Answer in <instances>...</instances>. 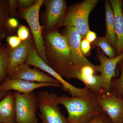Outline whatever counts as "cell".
I'll return each instance as SVG.
<instances>
[{
  "label": "cell",
  "instance_id": "1",
  "mask_svg": "<svg viewBox=\"0 0 123 123\" xmlns=\"http://www.w3.org/2000/svg\"><path fill=\"white\" fill-rule=\"evenodd\" d=\"M43 36L49 66L62 77L69 79L75 68L66 38L57 30H44Z\"/></svg>",
  "mask_w": 123,
  "mask_h": 123
},
{
  "label": "cell",
  "instance_id": "2",
  "mask_svg": "<svg viewBox=\"0 0 123 123\" xmlns=\"http://www.w3.org/2000/svg\"><path fill=\"white\" fill-rule=\"evenodd\" d=\"M97 95L90 91L84 97L62 95L57 98V102L66 108L68 123H86L103 111L98 103Z\"/></svg>",
  "mask_w": 123,
  "mask_h": 123
},
{
  "label": "cell",
  "instance_id": "3",
  "mask_svg": "<svg viewBox=\"0 0 123 123\" xmlns=\"http://www.w3.org/2000/svg\"><path fill=\"white\" fill-rule=\"evenodd\" d=\"M43 0H37L35 4L26 9L18 8V15L21 19L25 20L29 24L38 55L49 65L43 38L44 27L40 25L39 13L43 4Z\"/></svg>",
  "mask_w": 123,
  "mask_h": 123
},
{
  "label": "cell",
  "instance_id": "4",
  "mask_svg": "<svg viewBox=\"0 0 123 123\" xmlns=\"http://www.w3.org/2000/svg\"><path fill=\"white\" fill-rule=\"evenodd\" d=\"M98 2V0H86L71 6L67 11L63 26L74 27L80 34L82 39H85L90 31L89 15Z\"/></svg>",
  "mask_w": 123,
  "mask_h": 123
},
{
  "label": "cell",
  "instance_id": "5",
  "mask_svg": "<svg viewBox=\"0 0 123 123\" xmlns=\"http://www.w3.org/2000/svg\"><path fill=\"white\" fill-rule=\"evenodd\" d=\"M41 123H68L57 102L58 96L53 92L41 91L36 93Z\"/></svg>",
  "mask_w": 123,
  "mask_h": 123
},
{
  "label": "cell",
  "instance_id": "6",
  "mask_svg": "<svg viewBox=\"0 0 123 123\" xmlns=\"http://www.w3.org/2000/svg\"><path fill=\"white\" fill-rule=\"evenodd\" d=\"M25 63L30 66L36 67L48 73L49 75L56 79L62 85V89L68 92L72 97L78 98L85 97L89 92L90 91L85 87L77 88L66 81L63 78L46 64L38 55L34 42L31 46L29 55Z\"/></svg>",
  "mask_w": 123,
  "mask_h": 123
},
{
  "label": "cell",
  "instance_id": "7",
  "mask_svg": "<svg viewBox=\"0 0 123 123\" xmlns=\"http://www.w3.org/2000/svg\"><path fill=\"white\" fill-rule=\"evenodd\" d=\"M16 102V123H38V108L36 94L21 93L13 91Z\"/></svg>",
  "mask_w": 123,
  "mask_h": 123
},
{
  "label": "cell",
  "instance_id": "8",
  "mask_svg": "<svg viewBox=\"0 0 123 123\" xmlns=\"http://www.w3.org/2000/svg\"><path fill=\"white\" fill-rule=\"evenodd\" d=\"M43 4L46 7L43 14V21L44 31L57 30L63 26L67 13V4L65 0H45Z\"/></svg>",
  "mask_w": 123,
  "mask_h": 123
},
{
  "label": "cell",
  "instance_id": "9",
  "mask_svg": "<svg viewBox=\"0 0 123 123\" xmlns=\"http://www.w3.org/2000/svg\"><path fill=\"white\" fill-rule=\"evenodd\" d=\"M98 103L111 123H123V98L111 91L97 93Z\"/></svg>",
  "mask_w": 123,
  "mask_h": 123
},
{
  "label": "cell",
  "instance_id": "10",
  "mask_svg": "<svg viewBox=\"0 0 123 123\" xmlns=\"http://www.w3.org/2000/svg\"><path fill=\"white\" fill-rule=\"evenodd\" d=\"M99 72V65H86L78 69L72 71L69 78H75L81 81L85 88L91 92L98 93L102 90L103 79Z\"/></svg>",
  "mask_w": 123,
  "mask_h": 123
},
{
  "label": "cell",
  "instance_id": "11",
  "mask_svg": "<svg viewBox=\"0 0 123 123\" xmlns=\"http://www.w3.org/2000/svg\"><path fill=\"white\" fill-rule=\"evenodd\" d=\"M40 70L36 67L31 68L30 65L25 63L14 69L8 77L31 82L61 84L53 77Z\"/></svg>",
  "mask_w": 123,
  "mask_h": 123
},
{
  "label": "cell",
  "instance_id": "12",
  "mask_svg": "<svg viewBox=\"0 0 123 123\" xmlns=\"http://www.w3.org/2000/svg\"><path fill=\"white\" fill-rule=\"evenodd\" d=\"M63 35L68 41L75 69H79L85 65L93 64L86 58L81 50V37L76 29L72 27H66Z\"/></svg>",
  "mask_w": 123,
  "mask_h": 123
},
{
  "label": "cell",
  "instance_id": "13",
  "mask_svg": "<svg viewBox=\"0 0 123 123\" xmlns=\"http://www.w3.org/2000/svg\"><path fill=\"white\" fill-rule=\"evenodd\" d=\"M97 58L100 63L99 72L103 79V90L111 92V81L116 76V70L117 65L123 59V51L114 58H108L102 53H98Z\"/></svg>",
  "mask_w": 123,
  "mask_h": 123
},
{
  "label": "cell",
  "instance_id": "14",
  "mask_svg": "<svg viewBox=\"0 0 123 123\" xmlns=\"http://www.w3.org/2000/svg\"><path fill=\"white\" fill-rule=\"evenodd\" d=\"M45 87H61L60 84L31 82L18 78L7 77L0 84V92H7L13 90L21 93H27L38 88Z\"/></svg>",
  "mask_w": 123,
  "mask_h": 123
},
{
  "label": "cell",
  "instance_id": "15",
  "mask_svg": "<svg viewBox=\"0 0 123 123\" xmlns=\"http://www.w3.org/2000/svg\"><path fill=\"white\" fill-rule=\"evenodd\" d=\"M33 37L31 35L28 39L22 41L18 47L14 49H7L8 63L7 69L9 75L16 67L25 63L28 57L31 44L34 43Z\"/></svg>",
  "mask_w": 123,
  "mask_h": 123
},
{
  "label": "cell",
  "instance_id": "16",
  "mask_svg": "<svg viewBox=\"0 0 123 123\" xmlns=\"http://www.w3.org/2000/svg\"><path fill=\"white\" fill-rule=\"evenodd\" d=\"M16 102L13 92L8 91L0 100V123H16Z\"/></svg>",
  "mask_w": 123,
  "mask_h": 123
},
{
  "label": "cell",
  "instance_id": "17",
  "mask_svg": "<svg viewBox=\"0 0 123 123\" xmlns=\"http://www.w3.org/2000/svg\"><path fill=\"white\" fill-rule=\"evenodd\" d=\"M114 12L115 32L117 40V55L123 51V14L121 7L122 0H110Z\"/></svg>",
  "mask_w": 123,
  "mask_h": 123
},
{
  "label": "cell",
  "instance_id": "18",
  "mask_svg": "<svg viewBox=\"0 0 123 123\" xmlns=\"http://www.w3.org/2000/svg\"><path fill=\"white\" fill-rule=\"evenodd\" d=\"M105 8L106 30L105 37L117 52V40L115 32L114 16L110 0L105 1Z\"/></svg>",
  "mask_w": 123,
  "mask_h": 123
},
{
  "label": "cell",
  "instance_id": "19",
  "mask_svg": "<svg viewBox=\"0 0 123 123\" xmlns=\"http://www.w3.org/2000/svg\"><path fill=\"white\" fill-rule=\"evenodd\" d=\"M117 66L118 67L120 75L119 78L112 79L111 91L123 98V59L119 62Z\"/></svg>",
  "mask_w": 123,
  "mask_h": 123
},
{
  "label": "cell",
  "instance_id": "20",
  "mask_svg": "<svg viewBox=\"0 0 123 123\" xmlns=\"http://www.w3.org/2000/svg\"><path fill=\"white\" fill-rule=\"evenodd\" d=\"M93 44L95 46L100 47L108 58H114L117 55L116 51L105 37L97 38L93 42Z\"/></svg>",
  "mask_w": 123,
  "mask_h": 123
},
{
  "label": "cell",
  "instance_id": "21",
  "mask_svg": "<svg viewBox=\"0 0 123 123\" xmlns=\"http://www.w3.org/2000/svg\"><path fill=\"white\" fill-rule=\"evenodd\" d=\"M8 63V55L7 49L0 53V84L8 77L7 69Z\"/></svg>",
  "mask_w": 123,
  "mask_h": 123
},
{
  "label": "cell",
  "instance_id": "22",
  "mask_svg": "<svg viewBox=\"0 0 123 123\" xmlns=\"http://www.w3.org/2000/svg\"><path fill=\"white\" fill-rule=\"evenodd\" d=\"M10 18L9 15L8 0H0V25L6 32V23Z\"/></svg>",
  "mask_w": 123,
  "mask_h": 123
},
{
  "label": "cell",
  "instance_id": "23",
  "mask_svg": "<svg viewBox=\"0 0 123 123\" xmlns=\"http://www.w3.org/2000/svg\"><path fill=\"white\" fill-rule=\"evenodd\" d=\"M17 36L22 42L28 39L31 35L29 29L23 25L18 26L17 31Z\"/></svg>",
  "mask_w": 123,
  "mask_h": 123
},
{
  "label": "cell",
  "instance_id": "24",
  "mask_svg": "<svg viewBox=\"0 0 123 123\" xmlns=\"http://www.w3.org/2000/svg\"><path fill=\"white\" fill-rule=\"evenodd\" d=\"M86 123H111L109 117L105 112L97 115L90 121Z\"/></svg>",
  "mask_w": 123,
  "mask_h": 123
},
{
  "label": "cell",
  "instance_id": "25",
  "mask_svg": "<svg viewBox=\"0 0 123 123\" xmlns=\"http://www.w3.org/2000/svg\"><path fill=\"white\" fill-rule=\"evenodd\" d=\"M6 40L9 46V48L12 49L17 47L22 42L18 36L14 35L7 36Z\"/></svg>",
  "mask_w": 123,
  "mask_h": 123
},
{
  "label": "cell",
  "instance_id": "26",
  "mask_svg": "<svg viewBox=\"0 0 123 123\" xmlns=\"http://www.w3.org/2000/svg\"><path fill=\"white\" fill-rule=\"evenodd\" d=\"M17 0H8L9 15L10 18H14L18 15L16 9L18 7Z\"/></svg>",
  "mask_w": 123,
  "mask_h": 123
},
{
  "label": "cell",
  "instance_id": "27",
  "mask_svg": "<svg viewBox=\"0 0 123 123\" xmlns=\"http://www.w3.org/2000/svg\"><path fill=\"white\" fill-rule=\"evenodd\" d=\"M35 0H18L17 1L18 8L26 9L32 7L35 4Z\"/></svg>",
  "mask_w": 123,
  "mask_h": 123
},
{
  "label": "cell",
  "instance_id": "28",
  "mask_svg": "<svg viewBox=\"0 0 123 123\" xmlns=\"http://www.w3.org/2000/svg\"><path fill=\"white\" fill-rule=\"evenodd\" d=\"M19 26V22L14 18L10 17L7 20L6 23V31L9 30H15Z\"/></svg>",
  "mask_w": 123,
  "mask_h": 123
},
{
  "label": "cell",
  "instance_id": "29",
  "mask_svg": "<svg viewBox=\"0 0 123 123\" xmlns=\"http://www.w3.org/2000/svg\"><path fill=\"white\" fill-rule=\"evenodd\" d=\"M81 50L83 55H87L90 51L91 49L90 43L85 39L81 40L80 44Z\"/></svg>",
  "mask_w": 123,
  "mask_h": 123
},
{
  "label": "cell",
  "instance_id": "30",
  "mask_svg": "<svg viewBox=\"0 0 123 123\" xmlns=\"http://www.w3.org/2000/svg\"><path fill=\"white\" fill-rule=\"evenodd\" d=\"M97 35L96 33L94 31L90 30L86 34L85 38L86 40H88L90 43L94 42L97 39Z\"/></svg>",
  "mask_w": 123,
  "mask_h": 123
},
{
  "label": "cell",
  "instance_id": "31",
  "mask_svg": "<svg viewBox=\"0 0 123 123\" xmlns=\"http://www.w3.org/2000/svg\"><path fill=\"white\" fill-rule=\"evenodd\" d=\"M6 33L4 29L0 25V37L2 38V39L5 37Z\"/></svg>",
  "mask_w": 123,
  "mask_h": 123
},
{
  "label": "cell",
  "instance_id": "32",
  "mask_svg": "<svg viewBox=\"0 0 123 123\" xmlns=\"http://www.w3.org/2000/svg\"><path fill=\"white\" fill-rule=\"evenodd\" d=\"M2 40V38L0 37V53L2 52L3 51H4L6 49L2 45V42H1Z\"/></svg>",
  "mask_w": 123,
  "mask_h": 123
},
{
  "label": "cell",
  "instance_id": "33",
  "mask_svg": "<svg viewBox=\"0 0 123 123\" xmlns=\"http://www.w3.org/2000/svg\"><path fill=\"white\" fill-rule=\"evenodd\" d=\"M7 92H0V100L4 97L7 94Z\"/></svg>",
  "mask_w": 123,
  "mask_h": 123
},
{
  "label": "cell",
  "instance_id": "34",
  "mask_svg": "<svg viewBox=\"0 0 123 123\" xmlns=\"http://www.w3.org/2000/svg\"><path fill=\"white\" fill-rule=\"evenodd\" d=\"M121 7H122V11H123V0H122V2H121Z\"/></svg>",
  "mask_w": 123,
  "mask_h": 123
}]
</instances>
